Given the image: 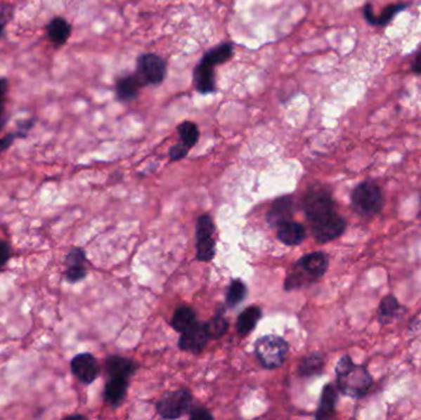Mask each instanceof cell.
<instances>
[{
    "mask_svg": "<svg viewBox=\"0 0 421 420\" xmlns=\"http://www.w3.org/2000/svg\"><path fill=\"white\" fill-rule=\"evenodd\" d=\"M335 374L337 388L350 398H362L373 385V377L366 366L355 364L350 355L340 357L335 366Z\"/></svg>",
    "mask_w": 421,
    "mask_h": 420,
    "instance_id": "obj_1",
    "label": "cell"
},
{
    "mask_svg": "<svg viewBox=\"0 0 421 420\" xmlns=\"http://www.w3.org/2000/svg\"><path fill=\"white\" fill-rule=\"evenodd\" d=\"M328 266H329L328 256L322 251H316L303 256L297 261L292 273L288 274L285 282V289L287 291L294 290L298 287L316 282L325 275Z\"/></svg>",
    "mask_w": 421,
    "mask_h": 420,
    "instance_id": "obj_2",
    "label": "cell"
},
{
    "mask_svg": "<svg viewBox=\"0 0 421 420\" xmlns=\"http://www.w3.org/2000/svg\"><path fill=\"white\" fill-rule=\"evenodd\" d=\"M351 204L357 214L363 217L380 214L384 205L381 188L375 181H362L352 190Z\"/></svg>",
    "mask_w": 421,
    "mask_h": 420,
    "instance_id": "obj_3",
    "label": "cell"
},
{
    "mask_svg": "<svg viewBox=\"0 0 421 420\" xmlns=\"http://www.w3.org/2000/svg\"><path fill=\"white\" fill-rule=\"evenodd\" d=\"M288 349L287 341L278 335H265L255 344V354L259 362L268 370H273L283 365Z\"/></svg>",
    "mask_w": 421,
    "mask_h": 420,
    "instance_id": "obj_4",
    "label": "cell"
},
{
    "mask_svg": "<svg viewBox=\"0 0 421 420\" xmlns=\"http://www.w3.org/2000/svg\"><path fill=\"white\" fill-rule=\"evenodd\" d=\"M303 209L312 223L337 214L332 194L324 188H313L308 191L303 200Z\"/></svg>",
    "mask_w": 421,
    "mask_h": 420,
    "instance_id": "obj_5",
    "label": "cell"
},
{
    "mask_svg": "<svg viewBox=\"0 0 421 420\" xmlns=\"http://www.w3.org/2000/svg\"><path fill=\"white\" fill-rule=\"evenodd\" d=\"M136 74L143 86H158L167 75V62L153 53L139 55Z\"/></svg>",
    "mask_w": 421,
    "mask_h": 420,
    "instance_id": "obj_6",
    "label": "cell"
},
{
    "mask_svg": "<svg viewBox=\"0 0 421 420\" xmlns=\"http://www.w3.org/2000/svg\"><path fill=\"white\" fill-rule=\"evenodd\" d=\"M193 403V395L186 390H179L169 393L159 400L157 410L164 419H178L186 414Z\"/></svg>",
    "mask_w": 421,
    "mask_h": 420,
    "instance_id": "obj_7",
    "label": "cell"
},
{
    "mask_svg": "<svg viewBox=\"0 0 421 420\" xmlns=\"http://www.w3.org/2000/svg\"><path fill=\"white\" fill-rule=\"evenodd\" d=\"M345 230H346V220L337 214L312 223L313 237L320 244L337 239L345 232Z\"/></svg>",
    "mask_w": 421,
    "mask_h": 420,
    "instance_id": "obj_8",
    "label": "cell"
},
{
    "mask_svg": "<svg viewBox=\"0 0 421 420\" xmlns=\"http://www.w3.org/2000/svg\"><path fill=\"white\" fill-rule=\"evenodd\" d=\"M70 370L77 380L84 385L93 383L99 376V365L93 354L82 353L70 360Z\"/></svg>",
    "mask_w": 421,
    "mask_h": 420,
    "instance_id": "obj_9",
    "label": "cell"
},
{
    "mask_svg": "<svg viewBox=\"0 0 421 420\" xmlns=\"http://www.w3.org/2000/svg\"><path fill=\"white\" fill-rule=\"evenodd\" d=\"M86 263H88V258H86L84 249H82L79 247L72 248L67 253L65 259V280L68 281L70 284H75V282L84 280L88 275Z\"/></svg>",
    "mask_w": 421,
    "mask_h": 420,
    "instance_id": "obj_10",
    "label": "cell"
},
{
    "mask_svg": "<svg viewBox=\"0 0 421 420\" xmlns=\"http://www.w3.org/2000/svg\"><path fill=\"white\" fill-rule=\"evenodd\" d=\"M209 341L206 323L195 322L190 328L181 333L179 339V348L183 351H191V353H201L207 346Z\"/></svg>",
    "mask_w": 421,
    "mask_h": 420,
    "instance_id": "obj_11",
    "label": "cell"
},
{
    "mask_svg": "<svg viewBox=\"0 0 421 420\" xmlns=\"http://www.w3.org/2000/svg\"><path fill=\"white\" fill-rule=\"evenodd\" d=\"M193 86L201 94H211L216 89V77L214 67L200 62L193 70Z\"/></svg>",
    "mask_w": 421,
    "mask_h": 420,
    "instance_id": "obj_12",
    "label": "cell"
},
{
    "mask_svg": "<svg viewBox=\"0 0 421 420\" xmlns=\"http://www.w3.org/2000/svg\"><path fill=\"white\" fill-rule=\"evenodd\" d=\"M293 216V201L290 196H283L273 202L268 211V221L271 225H281Z\"/></svg>",
    "mask_w": 421,
    "mask_h": 420,
    "instance_id": "obj_13",
    "label": "cell"
},
{
    "mask_svg": "<svg viewBox=\"0 0 421 420\" xmlns=\"http://www.w3.org/2000/svg\"><path fill=\"white\" fill-rule=\"evenodd\" d=\"M143 86L137 74L126 75L116 81L115 91L121 101L134 100L138 96L139 91Z\"/></svg>",
    "mask_w": 421,
    "mask_h": 420,
    "instance_id": "obj_14",
    "label": "cell"
},
{
    "mask_svg": "<svg viewBox=\"0 0 421 420\" xmlns=\"http://www.w3.org/2000/svg\"><path fill=\"white\" fill-rule=\"evenodd\" d=\"M134 361L122 357V356L112 355L106 359V374L110 377H119L129 380L134 375Z\"/></svg>",
    "mask_w": 421,
    "mask_h": 420,
    "instance_id": "obj_15",
    "label": "cell"
},
{
    "mask_svg": "<svg viewBox=\"0 0 421 420\" xmlns=\"http://www.w3.org/2000/svg\"><path fill=\"white\" fill-rule=\"evenodd\" d=\"M337 402V390L335 386L332 383H328L323 388L322 397H320V403L318 407L317 419H328L332 418L335 414Z\"/></svg>",
    "mask_w": 421,
    "mask_h": 420,
    "instance_id": "obj_16",
    "label": "cell"
},
{
    "mask_svg": "<svg viewBox=\"0 0 421 420\" xmlns=\"http://www.w3.org/2000/svg\"><path fill=\"white\" fill-rule=\"evenodd\" d=\"M278 239L286 245H298L306 238V230L297 222H285L278 225Z\"/></svg>",
    "mask_w": 421,
    "mask_h": 420,
    "instance_id": "obj_17",
    "label": "cell"
},
{
    "mask_svg": "<svg viewBox=\"0 0 421 420\" xmlns=\"http://www.w3.org/2000/svg\"><path fill=\"white\" fill-rule=\"evenodd\" d=\"M129 380L119 379V377H110L108 383L105 386L104 397L105 400L112 407L121 405L124 400L129 386Z\"/></svg>",
    "mask_w": 421,
    "mask_h": 420,
    "instance_id": "obj_18",
    "label": "cell"
},
{
    "mask_svg": "<svg viewBox=\"0 0 421 420\" xmlns=\"http://www.w3.org/2000/svg\"><path fill=\"white\" fill-rule=\"evenodd\" d=\"M47 34L50 40L57 46L65 45L70 40L72 34V26L70 22L63 18H55L50 21L47 25Z\"/></svg>",
    "mask_w": 421,
    "mask_h": 420,
    "instance_id": "obj_19",
    "label": "cell"
},
{
    "mask_svg": "<svg viewBox=\"0 0 421 420\" xmlns=\"http://www.w3.org/2000/svg\"><path fill=\"white\" fill-rule=\"evenodd\" d=\"M408 8V4H391V6H387L384 11H382V14L380 16H376L372 11L371 4H367L363 8V15L366 18V20L372 24V25L377 26H384L389 22V21L394 18V16L404 11Z\"/></svg>",
    "mask_w": 421,
    "mask_h": 420,
    "instance_id": "obj_20",
    "label": "cell"
},
{
    "mask_svg": "<svg viewBox=\"0 0 421 420\" xmlns=\"http://www.w3.org/2000/svg\"><path fill=\"white\" fill-rule=\"evenodd\" d=\"M401 306L394 295H387L383 297L378 307V320L383 325L391 324L396 320Z\"/></svg>",
    "mask_w": 421,
    "mask_h": 420,
    "instance_id": "obj_21",
    "label": "cell"
},
{
    "mask_svg": "<svg viewBox=\"0 0 421 420\" xmlns=\"http://www.w3.org/2000/svg\"><path fill=\"white\" fill-rule=\"evenodd\" d=\"M232 55H233V45L226 42V44H222V45L208 51L207 53H205L203 55L201 62L216 67V65L226 63L227 60H231Z\"/></svg>",
    "mask_w": 421,
    "mask_h": 420,
    "instance_id": "obj_22",
    "label": "cell"
},
{
    "mask_svg": "<svg viewBox=\"0 0 421 420\" xmlns=\"http://www.w3.org/2000/svg\"><path fill=\"white\" fill-rule=\"evenodd\" d=\"M261 317V310L258 307H248L239 315L237 330L240 335H248L258 324Z\"/></svg>",
    "mask_w": 421,
    "mask_h": 420,
    "instance_id": "obj_23",
    "label": "cell"
},
{
    "mask_svg": "<svg viewBox=\"0 0 421 420\" xmlns=\"http://www.w3.org/2000/svg\"><path fill=\"white\" fill-rule=\"evenodd\" d=\"M195 322H196V315H195L193 310H191L190 307H186V306H181L174 312L173 318H171V327L179 333H183L188 328H190Z\"/></svg>",
    "mask_w": 421,
    "mask_h": 420,
    "instance_id": "obj_24",
    "label": "cell"
},
{
    "mask_svg": "<svg viewBox=\"0 0 421 420\" xmlns=\"http://www.w3.org/2000/svg\"><path fill=\"white\" fill-rule=\"evenodd\" d=\"M324 369V360L322 355L313 353L311 355L306 356L298 367V372L302 377H312L320 375Z\"/></svg>",
    "mask_w": 421,
    "mask_h": 420,
    "instance_id": "obj_25",
    "label": "cell"
},
{
    "mask_svg": "<svg viewBox=\"0 0 421 420\" xmlns=\"http://www.w3.org/2000/svg\"><path fill=\"white\" fill-rule=\"evenodd\" d=\"M178 132L181 138V143L186 145L188 150L197 143L200 131L197 126L191 121H183L181 125H179Z\"/></svg>",
    "mask_w": 421,
    "mask_h": 420,
    "instance_id": "obj_26",
    "label": "cell"
},
{
    "mask_svg": "<svg viewBox=\"0 0 421 420\" xmlns=\"http://www.w3.org/2000/svg\"><path fill=\"white\" fill-rule=\"evenodd\" d=\"M206 329L209 335V339H219L228 330V322L224 320V315H217L212 320H208L206 323Z\"/></svg>",
    "mask_w": 421,
    "mask_h": 420,
    "instance_id": "obj_27",
    "label": "cell"
},
{
    "mask_svg": "<svg viewBox=\"0 0 421 420\" xmlns=\"http://www.w3.org/2000/svg\"><path fill=\"white\" fill-rule=\"evenodd\" d=\"M216 243L212 237L197 239V259L200 261H209L214 258Z\"/></svg>",
    "mask_w": 421,
    "mask_h": 420,
    "instance_id": "obj_28",
    "label": "cell"
},
{
    "mask_svg": "<svg viewBox=\"0 0 421 420\" xmlns=\"http://www.w3.org/2000/svg\"><path fill=\"white\" fill-rule=\"evenodd\" d=\"M247 296V286L240 280H235L229 285L227 292V303L229 306H237Z\"/></svg>",
    "mask_w": 421,
    "mask_h": 420,
    "instance_id": "obj_29",
    "label": "cell"
},
{
    "mask_svg": "<svg viewBox=\"0 0 421 420\" xmlns=\"http://www.w3.org/2000/svg\"><path fill=\"white\" fill-rule=\"evenodd\" d=\"M214 232V223L212 218L207 215L201 216L198 218L197 228H196V237H197V239H203V238L212 237Z\"/></svg>",
    "mask_w": 421,
    "mask_h": 420,
    "instance_id": "obj_30",
    "label": "cell"
},
{
    "mask_svg": "<svg viewBox=\"0 0 421 420\" xmlns=\"http://www.w3.org/2000/svg\"><path fill=\"white\" fill-rule=\"evenodd\" d=\"M11 258V247L6 240L0 238V270H3Z\"/></svg>",
    "mask_w": 421,
    "mask_h": 420,
    "instance_id": "obj_31",
    "label": "cell"
},
{
    "mask_svg": "<svg viewBox=\"0 0 421 420\" xmlns=\"http://www.w3.org/2000/svg\"><path fill=\"white\" fill-rule=\"evenodd\" d=\"M36 119H29V120H22L18 122V130L15 135L18 138H26L31 129L35 126Z\"/></svg>",
    "mask_w": 421,
    "mask_h": 420,
    "instance_id": "obj_32",
    "label": "cell"
},
{
    "mask_svg": "<svg viewBox=\"0 0 421 420\" xmlns=\"http://www.w3.org/2000/svg\"><path fill=\"white\" fill-rule=\"evenodd\" d=\"M188 148L183 143H178V145H173L170 150H169V155L171 160H180L183 159L188 155Z\"/></svg>",
    "mask_w": 421,
    "mask_h": 420,
    "instance_id": "obj_33",
    "label": "cell"
},
{
    "mask_svg": "<svg viewBox=\"0 0 421 420\" xmlns=\"http://www.w3.org/2000/svg\"><path fill=\"white\" fill-rule=\"evenodd\" d=\"M8 88H9V81L4 78H0V111H6L4 105H6Z\"/></svg>",
    "mask_w": 421,
    "mask_h": 420,
    "instance_id": "obj_34",
    "label": "cell"
},
{
    "mask_svg": "<svg viewBox=\"0 0 421 420\" xmlns=\"http://www.w3.org/2000/svg\"><path fill=\"white\" fill-rule=\"evenodd\" d=\"M13 6L9 4H0V22L6 25L13 16Z\"/></svg>",
    "mask_w": 421,
    "mask_h": 420,
    "instance_id": "obj_35",
    "label": "cell"
},
{
    "mask_svg": "<svg viewBox=\"0 0 421 420\" xmlns=\"http://www.w3.org/2000/svg\"><path fill=\"white\" fill-rule=\"evenodd\" d=\"M16 138H18V137H16L15 132H14V133H8V135L4 136V137H1V138H0V153H3V152L9 150Z\"/></svg>",
    "mask_w": 421,
    "mask_h": 420,
    "instance_id": "obj_36",
    "label": "cell"
},
{
    "mask_svg": "<svg viewBox=\"0 0 421 420\" xmlns=\"http://www.w3.org/2000/svg\"><path fill=\"white\" fill-rule=\"evenodd\" d=\"M190 416H191V419L195 420L214 419V415L211 414L208 410L203 409V408H196V409H193V412H191Z\"/></svg>",
    "mask_w": 421,
    "mask_h": 420,
    "instance_id": "obj_37",
    "label": "cell"
},
{
    "mask_svg": "<svg viewBox=\"0 0 421 420\" xmlns=\"http://www.w3.org/2000/svg\"><path fill=\"white\" fill-rule=\"evenodd\" d=\"M411 70L416 74H421V51L419 55H416L415 60H414V63H413V67H411Z\"/></svg>",
    "mask_w": 421,
    "mask_h": 420,
    "instance_id": "obj_38",
    "label": "cell"
},
{
    "mask_svg": "<svg viewBox=\"0 0 421 420\" xmlns=\"http://www.w3.org/2000/svg\"><path fill=\"white\" fill-rule=\"evenodd\" d=\"M6 111H0V131L3 130V127L6 126Z\"/></svg>",
    "mask_w": 421,
    "mask_h": 420,
    "instance_id": "obj_39",
    "label": "cell"
},
{
    "mask_svg": "<svg viewBox=\"0 0 421 420\" xmlns=\"http://www.w3.org/2000/svg\"><path fill=\"white\" fill-rule=\"evenodd\" d=\"M4 27H6V25L3 22H0V37H1L3 32H4Z\"/></svg>",
    "mask_w": 421,
    "mask_h": 420,
    "instance_id": "obj_40",
    "label": "cell"
},
{
    "mask_svg": "<svg viewBox=\"0 0 421 420\" xmlns=\"http://www.w3.org/2000/svg\"><path fill=\"white\" fill-rule=\"evenodd\" d=\"M419 217L421 218V199H420V211H419Z\"/></svg>",
    "mask_w": 421,
    "mask_h": 420,
    "instance_id": "obj_41",
    "label": "cell"
}]
</instances>
